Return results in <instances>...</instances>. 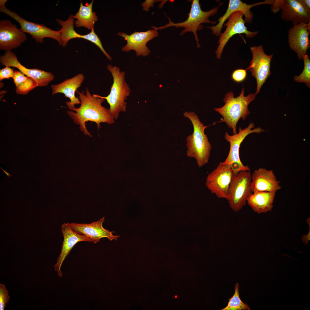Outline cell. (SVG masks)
<instances>
[{"mask_svg":"<svg viewBox=\"0 0 310 310\" xmlns=\"http://www.w3.org/2000/svg\"><path fill=\"white\" fill-rule=\"evenodd\" d=\"M76 92L79 95L80 105L71 110L75 112L68 111L67 113L75 123L80 125L81 131L84 134L92 137L86 126L85 123L87 121L95 122L98 129L101 127V123L111 124L115 122L109 109L102 105L104 98L98 94H91L87 88L85 91L80 92L77 90Z\"/></svg>","mask_w":310,"mask_h":310,"instance_id":"obj_1","label":"cell"},{"mask_svg":"<svg viewBox=\"0 0 310 310\" xmlns=\"http://www.w3.org/2000/svg\"><path fill=\"white\" fill-rule=\"evenodd\" d=\"M183 115L191 121L193 128V133L186 138V155L194 158L198 166L201 168L208 163L212 148L204 133L205 129L210 125H204L193 112H186Z\"/></svg>","mask_w":310,"mask_h":310,"instance_id":"obj_2","label":"cell"},{"mask_svg":"<svg viewBox=\"0 0 310 310\" xmlns=\"http://www.w3.org/2000/svg\"><path fill=\"white\" fill-rule=\"evenodd\" d=\"M257 94H250L247 96L244 95V89L242 88L240 95L234 97L232 92L227 93L223 99L225 104L222 107L214 108L216 112L222 117L218 122L225 123L229 128L232 130L233 134L237 132V125L240 119H246L250 113L248 106L250 103L255 98Z\"/></svg>","mask_w":310,"mask_h":310,"instance_id":"obj_3","label":"cell"},{"mask_svg":"<svg viewBox=\"0 0 310 310\" xmlns=\"http://www.w3.org/2000/svg\"><path fill=\"white\" fill-rule=\"evenodd\" d=\"M106 68L112 74L113 83L109 94L106 97L100 96L106 100L110 106V113L116 120L121 112H126L127 102L125 101L131 90L125 81L124 71H121L119 67L110 64L107 65Z\"/></svg>","mask_w":310,"mask_h":310,"instance_id":"obj_4","label":"cell"},{"mask_svg":"<svg viewBox=\"0 0 310 310\" xmlns=\"http://www.w3.org/2000/svg\"><path fill=\"white\" fill-rule=\"evenodd\" d=\"M220 5L221 3L209 11H204L201 8L199 0H193L192 1L190 12L188 14V18L185 21L181 22L175 23L171 20L170 18L166 16L169 20L168 23L162 26L156 27L152 26L151 28L157 30L170 27L183 28L184 29L181 32L179 35L181 36L186 32H192L195 36L197 47H200L197 31L203 29V26L201 24L202 23H210L214 24L216 23L217 22L210 21L209 18L217 13Z\"/></svg>","mask_w":310,"mask_h":310,"instance_id":"obj_5","label":"cell"},{"mask_svg":"<svg viewBox=\"0 0 310 310\" xmlns=\"http://www.w3.org/2000/svg\"><path fill=\"white\" fill-rule=\"evenodd\" d=\"M254 127V124L251 122L247 127L243 129L239 127V132L236 134L230 135L227 132L225 133L224 138L230 144V150L226 159L222 162L224 164L231 166L235 175L241 171H250L249 167L244 165L241 162L239 152L241 143L248 135L252 133H260L264 131L260 127L251 129Z\"/></svg>","mask_w":310,"mask_h":310,"instance_id":"obj_6","label":"cell"},{"mask_svg":"<svg viewBox=\"0 0 310 310\" xmlns=\"http://www.w3.org/2000/svg\"><path fill=\"white\" fill-rule=\"evenodd\" d=\"M250 171H241L234 176L229 186L228 201L230 208L234 212L240 210L246 204L252 193Z\"/></svg>","mask_w":310,"mask_h":310,"instance_id":"obj_7","label":"cell"},{"mask_svg":"<svg viewBox=\"0 0 310 310\" xmlns=\"http://www.w3.org/2000/svg\"><path fill=\"white\" fill-rule=\"evenodd\" d=\"M234 176L230 165L220 162L207 176L206 185L217 197L227 200L229 186Z\"/></svg>","mask_w":310,"mask_h":310,"instance_id":"obj_8","label":"cell"},{"mask_svg":"<svg viewBox=\"0 0 310 310\" xmlns=\"http://www.w3.org/2000/svg\"><path fill=\"white\" fill-rule=\"evenodd\" d=\"M1 12L5 13L18 22L20 28L25 33L30 34L36 42L43 43L45 38H50L57 41L60 45L62 42L59 31L52 30L43 24L28 21L15 12L7 9L5 5L0 6Z\"/></svg>","mask_w":310,"mask_h":310,"instance_id":"obj_9","label":"cell"},{"mask_svg":"<svg viewBox=\"0 0 310 310\" xmlns=\"http://www.w3.org/2000/svg\"><path fill=\"white\" fill-rule=\"evenodd\" d=\"M252 54V58L249 67L252 75L256 79L257 88L255 93L259 92L263 85L265 82L268 76L271 74L270 63L273 55L266 54L264 52L262 45L250 47Z\"/></svg>","mask_w":310,"mask_h":310,"instance_id":"obj_10","label":"cell"},{"mask_svg":"<svg viewBox=\"0 0 310 310\" xmlns=\"http://www.w3.org/2000/svg\"><path fill=\"white\" fill-rule=\"evenodd\" d=\"M243 13L240 11L235 12L229 17L228 22L224 24L226 28L221 33L218 40L219 45L215 51L216 57L220 59L224 47L230 39L237 34H245L246 37L251 38L256 36L258 31L252 32L248 31L245 25V22L243 18Z\"/></svg>","mask_w":310,"mask_h":310,"instance_id":"obj_11","label":"cell"},{"mask_svg":"<svg viewBox=\"0 0 310 310\" xmlns=\"http://www.w3.org/2000/svg\"><path fill=\"white\" fill-rule=\"evenodd\" d=\"M1 64L5 66L12 67L17 68L25 75L36 81L38 86H46L52 81L54 76L52 73L37 68L28 69L19 62L16 54L11 51H6L0 57Z\"/></svg>","mask_w":310,"mask_h":310,"instance_id":"obj_12","label":"cell"},{"mask_svg":"<svg viewBox=\"0 0 310 310\" xmlns=\"http://www.w3.org/2000/svg\"><path fill=\"white\" fill-rule=\"evenodd\" d=\"M310 33V22H301L293 25L288 32V42L291 50L297 54L299 60L307 53L310 46L309 35Z\"/></svg>","mask_w":310,"mask_h":310,"instance_id":"obj_13","label":"cell"},{"mask_svg":"<svg viewBox=\"0 0 310 310\" xmlns=\"http://www.w3.org/2000/svg\"><path fill=\"white\" fill-rule=\"evenodd\" d=\"M117 34L124 38L127 41V44L122 48V50L125 52L134 50L137 57L148 55L151 51L146 46L147 43L158 36L157 30L154 29L144 32H135L130 35L118 32Z\"/></svg>","mask_w":310,"mask_h":310,"instance_id":"obj_14","label":"cell"},{"mask_svg":"<svg viewBox=\"0 0 310 310\" xmlns=\"http://www.w3.org/2000/svg\"><path fill=\"white\" fill-rule=\"evenodd\" d=\"M27 40V36L20 28L18 29L11 21L2 20L0 21V49L7 51L20 46Z\"/></svg>","mask_w":310,"mask_h":310,"instance_id":"obj_15","label":"cell"},{"mask_svg":"<svg viewBox=\"0 0 310 310\" xmlns=\"http://www.w3.org/2000/svg\"><path fill=\"white\" fill-rule=\"evenodd\" d=\"M274 1L273 0H266L252 4H247L240 0H230L227 9L224 14L218 20V24L212 27H207L211 30L213 34L216 36H220L222 33V28L225 21L230 15L236 11H240L244 15L245 23H251L253 18V15L250 11L251 8L255 6L262 4H269L272 5Z\"/></svg>","mask_w":310,"mask_h":310,"instance_id":"obj_16","label":"cell"},{"mask_svg":"<svg viewBox=\"0 0 310 310\" xmlns=\"http://www.w3.org/2000/svg\"><path fill=\"white\" fill-rule=\"evenodd\" d=\"M105 220L103 217L99 220L89 223H69L71 228L77 233L86 236L95 243L98 242L100 239L106 238L110 241L117 240L120 237L114 235L113 231L105 229L103 224Z\"/></svg>","mask_w":310,"mask_h":310,"instance_id":"obj_17","label":"cell"},{"mask_svg":"<svg viewBox=\"0 0 310 310\" xmlns=\"http://www.w3.org/2000/svg\"><path fill=\"white\" fill-rule=\"evenodd\" d=\"M61 229L63 240L57 262L54 266L55 270L57 271L58 275L60 277L62 276L61 270L62 263L73 247L77 243L81 241L93 242L87 237L74 231L69 226V223H64L61 226Z\"/></svg>","mask_w":310,"mask_h":310,"instance_id":"obj_18","label":"cell"},{"mask_svg":"<svg viewBox=\"0 0 310 310\" xmlns=\"http://www.w3.org/2000/svg\"><path fill=\"white\" fill-rule=\"evenodd\" d=\"M251 188L252 193L259 191H276L281 189L280 182L273 170L259 168L251 175Z\"/></svg>","mask_w":310,"mask_h":310,"instance_id":"obj_19","label":"cell"},{"mask_svg":"<svg viewBox=\"0 0 310 310\" xmlns=\"http://www.w3.org/2000/svg\"><path fill=\"white\" fill-rule=\"evenodd\" d=\"M85 79L84 75L80 73L71 78L67 79L60 83L52 85V95L61 93L64 94L65 96L69 98L70 101L66 103L68 108L71 110L75 108V104H80V100L75 96V92L80 87Z\"/></svg>","mask_w":310,"mask_h":310,"instance_id":"obj_20","label":"cell"},{"mask_svg":"<svg viewBox=\"0 0 310 310\" xmlns=\"http://www.w3.org/2000/svg\"><path fill=\"white\" fill-rule=\"evenodd\" d=\"M281 18L285 21H291L293 25L302 22H310V11L299 0H284L281 9Z\"/></svg>","mask_w":310,"mask_h":310,"instance_id":"obj_21","label":"cell"},{"mask_svg":"<svg viewBox=\"0 0 310 310\" xmlns=\"http://www.w3.org/2000/svg\"><path fill=\"white\" fill-rule=\"evenodd\" d=\"M276 192L259 191L252 193L248 197L247 203L256 213L261 214L267 212L272 209Z\"/></svg>","mask_w":310,"mask_h":310,"instance_id":"obj_22","label":"cell"},{"mask_svg":"<svg viewBox=\"0 0 310 310\" xmlns=\"http://www.w3.org/2000/svg\"><path fill=\"white\" fill-rule=\"evenodd\" d=\"M93 2L94 0H92L90 4H86L84 5L80 1L79 10L73 16L74 18L77 19L74 21L76 27H83L89 30L94 29L95 23L98 20V19L96 13L92 11Z\"/></svg>","mask_w":310,"mask_h":310,"instance_id":"obj_23","label":"cell"},{"mask_svg":"<svg viewBox=\"0 0 310 310\" xmlns=\"http://www.w3.org/2000/svg\"><path fill=\"white\" fill-rule=\"evenodd\" d=\"M12 78L16 87V92L19 94L26 95L30 91L38 86L36 81L26 76L19 71H14Z\"/></svg>","mask_w":310,"mask_h":310,"instance_id":"obj_24","label":"cell"},{"mask_svg":"<svg viewBox=\"0 0 310 310\" xmlns=\"http://www.w3.org/2000/svg\"><path fill=\"white\" fill-rule=\"evenodd\" d=\"M73 16L71 14L66 20L63 21L57 19L56 22L61 26L59 30L61 38L62 45L65 47L70 40L75 38H81V35L78 34L74 29V22Z\"/></svg>","mask_w":310,"mask_h":310,"instance_id":"obj_25","label":"cell"},{"mask_svg":"<svg viewBox=\"0 0 310 310\" xmlns=\"http://www.w3.org/2000/svg\"><path fill=\"white\" fill-rule=\"evenodd\" d=\"M239 285L237 283L235 286V292L233 296L229 299L227 306L221 310H249L247 304L241 300L239 292Z\"/></svg>","mask_w":310,"mask_h":310,"instance_id":"obj_26","label":"cell"},{"mask_svg":"<svg viewBox=\"0 0 310 310\" xmlns=\"http://www.w3.org/2000/svg\"><path fill=\"white\" fill-rule=\"evenodd\" d=\"M303 59L304 67L302 73L299 76H295L294 80L297 82L304 83L308 88L310 87V60L307 54L304 55Z\"/></svg>","mask_w":310,"mask_h":310,"instance_id":"obj_27","label":"cell"},{"mask_svg":"<svg viewBox=\"0 0 310 310\" xmlns=\"http://www.w3.org/2000/svg\"><path fill=\"white\" fill-rule=\"evenodd\" d=\"M81 38L89 41L94 44L100 48L108 60H112V59L110 56L104 49L100 40L95 32L94 29L91 30V32L88 34L81 35Z\"/></svg>","mask_w":310,"mask_h":310,"instance_id":"obj_28","label":"cell"},{"mask_svg":"<svg viewBox=\"0 0 310 310\" xmlns=\"http://www.w3.org/2000/svg\"><path fill=\"white\" fill-rule=\"evenodd\" d=\"M10 297L5 285L0 284V310H4L9 301Z\"/></svg>","mask_w":310,"mask_h":310,"instance_id":"obj_29","label":"cell"},{"mask_svg":"<svg viewBox=\"0 0 310 310\" xmlns=\"http://www.w3.org/2000/svg\"><path fill=\"white\" fill-rule=\"evenodd\" d=\"M247 69H238L234 70L232 74V79L238 83L243 82L247 77Z\"/></svg>","mask_w":310,"mask_h":310,"instance_id":"obj_30","label":"cell"},{"mask_svg":"<svg viewBox=\"0 0 310 310\" xmlns=\"http://www.w3.org/2000/svg\"><path fill=\"white\" fill-rule=\"evenodd\" d=\"M14 73L13 69L10 67L6 66L0 70V81L5 79H9L13 77Z\"/></svg>","mask_w":310,"mask_h":310,"instance_id":"obj_31","label":"cell"},{"mask_svg":"<svg viewBox=\"0 0 310 310\" xmlns=\"http://www.w3.org/2000/svg\"><path fill=\"white\" fill-rule=\"evenodd\" d=\"M284 0H275L271 8V11L274 13H276L281 9Z\"/></svg>","mask_w":310,"mask_h":310,"instance_id":"obj_32","label":"cell"},{"mask_svg":"<svg viewBox=\"0 0 310 310\" xmlns=\"http://www.w3.org/2000/svg\"><path fill=\"white\" fill-rule=\"evenodd\" d=\"M160 1L161 0H146L142 4V5L143 7V9L146 11H148L149 10V7H153L154 3Z\"/></svg>","mask_w":310,"mask_h":310,"instance_id":"obj_33","label":"cell"},{"mask_svg":"<svg viewBox=\"0 0 310 310\" xmlns=\"http://www.w3.org/2000/svg\"><path fill=\"white\" fill-rule=\"evenodd\" d=\"M310 228L308 233L307 235H304L302 237L301 240L302 242L305 245L307 244L310 240Z\"/></svg>","mask_w":310,"mask_h":310,"instance_id":"obj_34","label":"cell"},{"mask_svg":"<svg viewBox=\"0 0 310 310\" xmlns=\"http://www.w3.org/2000/svg\"><path fill=\"white\" fill-rule=\"evenodd\" d=\"M302 4L309 10L310 11V0H299Z\"/></svg>","mask_w":310,"mask_h":310,"instance_id":"obj_35","label":"cell"},{"mask_svg":"<svg viewBox=\"0 0 310 310\" xmlns=\"http://www.w3.org/2000/svg\"><path fill=\"white\" fill-rule=\"evenodd\" d=\"M7 1V0H0V6L5 5V4Z\"/></svg>","mask_w":310,"mask_h":310,"instance_id":"obj_36","label":"cell"},{"mask_svg":"<svg viewBox=\"0 0 310 310\" xmlns=\"http://www.w3.org/2000/svg\"><path fill=\"white\" fill-rule=\"evenodd\" d=\"M0 168H1V169H2V170H3V171L4 172V173H5V174H6V175H7V177H9V176H11V175H10V173H8V172H7V171H6V170H4V169H2V168H1V167H0Z\"/></svg>","mask_w":310,"mask_h":310,"instance_id":"obj_37","label":"cell"},{"mask_svg":"<svg viewBox=\"0 0 310 310\" xmlns=\"http://www.w3.org/2000/svg\"><path fill=\"white\" fill-rule=\"evenodd\" d=\"M175 298H177V296L176 295L175 296Z\"/></svg>","mask_w":310,"mask_h":310,"instance_id":"obj_38","label":"cell"}]
</instances>
